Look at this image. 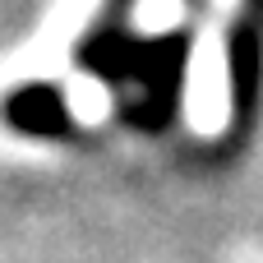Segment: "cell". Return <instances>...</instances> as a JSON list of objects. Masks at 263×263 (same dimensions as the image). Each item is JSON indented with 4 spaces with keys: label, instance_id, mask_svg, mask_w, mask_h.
I'll return each instance as SVG.
<instances>
[{
    "label": "cell",
    "instance_id": "obj_2",
    "mask_svg": "<svg viewBox=\"0 0 263 263\" xmlns=\"http://www.w3.org/2000/svg\"><path fill=\"white\" fill-rule=\"evenodd\" d=\"M139 0H102V9L88 18L79 46H74V60L83 74L102 79V83H129L134 79V65H139V51L143 42L129 32V9Z\"/></svg>",
    "mask_w": 263,
    "mask_h": 263
},
{
    "label": "cell",
    "instance_id": "obj_3",
    "mask_svg": "<svg viewBox=\"0 0 263 263\" xmlns=\"http://www.w3.org/2000/svg\"><path fill=\"white\" fill-rule=\"evenodd\" d=\"M0 120L28 139H69L74 134V111H69V97L60 83H18L14 92H5L0 102Z\"/></svg>",
    "mask_w": 263,
    "mask_h": 263
},
{
    "label": "cell",
    "instance_id": "obj_4",
    "mask_svg": "<svg viewBox=\"0 0 263 263\" xmlns=\"http://www.w3.org/2000/svg\"><path fill=\"white\" fill-rule=\"evenodd\" d=\"M227 83H231V125L245 129L259 116V88H263V42L250 18H240L227 37Z\"/></svg>",
    "mask_w": 263,
    "mask_h": 263
},
{
    "label": "cell",
    "instance_id": "obj_1",
    "mask_svg": "<svg viewBox=\"0 0 263 263\" xmlns=\"http://www.w3.org/2000/svg\"><path fill=\"white\" fill-rule=\"evenodd\" d=\"M190 51H194V32L190 28H166L157 37H143L134 79L139 83V106H134V125L148 134H162L176 111H180V92H185V74H190Z\"/></svg>",
    "mask_w": 263,
    "mask_h": 263
}]
</instances>
